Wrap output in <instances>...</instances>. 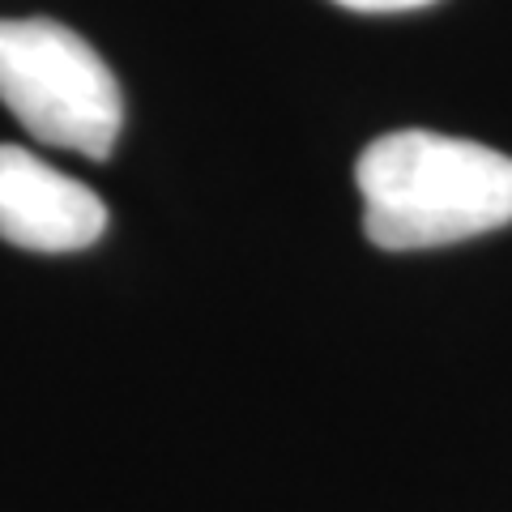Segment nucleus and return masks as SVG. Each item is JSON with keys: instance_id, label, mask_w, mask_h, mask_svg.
Returning <instances> with one entry per match:
<instances>
[{"instance_id": "1", "label": "nucleus", "mask_w": 512, "mask_h": 512, "mask_svg": "<svg viewBox=\"0 0 512 512\" xmlns=\"http://www.w3.org/2000/svg\"><path fill=\"white\" fill-rule=\"evenodd\" d=\"M363 231L384 252L461 244L512 222V158L466 137L397 128L359 154Z\"/></svg>"}, {"instance_id": "2", "label": "nucleus", "mask_w": 512, "mask_h": 512, "mask_svg": "<svg viewBox=\"0 0 512 512\" xmlns=\"http://www.w3.org/2000/svg\"><path fill=\"white\" fill-rule=\"evenodd\" d=\"M0 103L47 146L107 158L124 94L107 60L52 18H0Z\"/></svg>"}, {"instance_id": "3", "label": "nucleus", "mask_w": 512, "mask_h": 512, "mask_svg": "<svg viewBox=\"0 0 512 512\" xmlns=\"http://www.w3.org/2000/svg\"><path fill=\"white\" fill-rule=\"evenodd\" d=\"M107 231V205L82 180L22 146H0V239L26 252H77Z\"/></svg>"}, {"instance_id": "4", "label": "nucleus", "mask_w": 512, "mask_h": 512, "mask_svg": "<svg viewBox=\"0 0 512 512\" xmlns=\"http://www.w3.org/2000/svg\"><path fill=\"white\" fill-rule=\"evenodd\" d=\"M333 5L355 9V13H406V9L436 5V0H333Z\"/></svg>"}]
</instances>
